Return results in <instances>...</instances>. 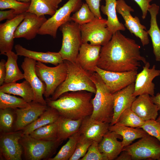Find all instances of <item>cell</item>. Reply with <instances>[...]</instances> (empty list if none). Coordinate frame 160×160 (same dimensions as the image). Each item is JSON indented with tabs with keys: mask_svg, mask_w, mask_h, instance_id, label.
<instances>
[{
	"mask_svg": "<svg viewBox=\"0 0 160 160\" xmlns=\"http://www.w3.org/2000/svg\"><path fill=\"white\" fill-rule=\"evenodd\" d=\"M140 46L133 39L126 37L120 31L113 34L111 40L102 46L97 67L116 72L137 71L144 64L146 58L141 55Z\"/></svg>",
	"mask_w": 160,
	"mask_h": 160,
	"instance_id": "obj_1",
	"label": "cell"
},
{
	"mask_svg": "<svg viewBox=\"0 0 160 160\" xmlns=\"http://www.w3.org/2000/svg\"><path fill=\"white\" fill-rule=\"evenodd\" d=\"M93 93L86 91L66 92L55 100L46 98L48 106L55 109L60 116L73 120L90 116L93 107L91 103Z\"/></svg>",
	"mask_w": 160,
	"mask_h": 160,
	"instance_id": "obj_2",
	"label": "cell"
},
{
	"mask_svg": "<svg viewBox=\"0 0 160 160\" xmlns=\"http://www.w3.org/2000/svg\"><path fill=\"white\" fill-rule=\"evenodd\" d=\"M64 61L67 68L66 79L49 98L55 100L65 92L79 91H86L95 94L96 87L90 78L91 74L84 71L76 63L67 60Z\"/></svg>",
	"mask_w": 160,
	"mask_h": 160,
	"instance_id": "obj_3",
	"label": "cell"
},
{
	"mask_svg": "<svg viewBox=\"0 0 160 160\" xmlns=\"http://www.w3.org/2000/svg\"><path fill=\"white\" fill-rule=\"evenodd\" d=\"M91 79L96 89L91 103L93 110L90 116L97 121L111 123L113 114V97L99 75L95 72L91 75Z\"/></svg>",
	"mask_w": 160,
	"mask_h": 160,
	"instance_id": "obj_4",
	"label": "cell"
},
{
	"mask_svg": "<svg viewBox=\"0 0 160 160\" xmlns=\"http://www.w3.org/2000/svg\"><path fill=\"white\" fill-rule=\"evenodd\" d=\"M80 25L72 21L62 25L59 29L62 33L61 48L58 52L64 60L76 63L82 44Z\"/></svg>",
	"mask_w": 160,
	"mask_h": 160,
	"instance_id": "obj_5",
	"label": "cell"
},
{
	"mask_svg": "<svg viewBox=\"0 0 160 160\" xmlns=\"http://www.w3.org/2000/svg\"><path fill=\"white\" fill-rule=\"evenodd\" d=\"M62 141H46L33 138L29 135H23L19 142L27 160H48Z\"/></svg>",
	"mask_w": 160,
	"mask_h": 160,
	"instance_id": "obj_6",
	"label": "cell"
},
{
	"mask_svg": "<svg viewBox=\"0 0 160 160\" xmlns=\"http://www.w3.org/2000/svg\"><path fill=\"white\" fill-rule=\"evenodd\" d=\"M35 69L37 76L45 84L43 95L46 98L53 94L64 81L67 75L66 65L64 61L54 67H49L44 63L37 62Z\"/></svg>",
	"mask_w": 160,
	"mask_h": 160,
	"instance_id": "obj_7",
	"label": "cell"
},
{
	"mask_svg": "<svg viewBox=\"0 0 160 160\" xmlns=\"http://www.w3.org/2000/svg\"><path fill=\"white\" fill-rule=\"evenodd\" d=\"M83 3L82 0H68L47 20L39 29L38 34L49 35L56 38L58 28L62 25L71 21V14L78 11Z\"/></svg>",
	"mask_w": 160,
	"mask_h": 160,
	"instance_id": "obj_8",
	"label": "cell"
},
{
	"mask_svg": "<svg viewBox=\"0 0 160 160\" xmlns=\"http://www.w3.org/2000/svg\"><path fill=\"white\" fill-rule=\"evenodd\" d=\"M107 20L95 17L92 21L80 26L82 43L103 46L111 39L113 34L107 25Z\"/></svg>",
	"mask_w": 160,
	"mask_h": 160,
	"instance_id": "obj_9",
	"label": "cell"
},
{
	"mask_svg": "<svg viewBox=\"0 0 160 160\" xmlns=\"http://www.w3.org/2000/svg\"><path fill=\"white\" fill-rule=\"evenodd\" d=\"M131 156L132 160H158L160 158V142L148 134L136 142L123 148Z\"/></svg>",
	"mask_w": 160,
	"mask_h": 160,
	"instance_id": "obj_10",
	"label": "cell"
},
{
	"mask_svg": "<svg viewBox=\"0 0 160 160\" xmlns=\"http://www.w3.org/2000/svg\"><path fill=\"white\" fill-rule=\"evenodd\" d=\"M116 9V12L122 17L125 21L124 25L130 32L140 39L143 46L148 45L149 40L146 28L141 24L138 17H133L132 15L131 12L134 11L133 9L124 0H118Z\"/></svg>",
	"mask_w": 160,
	"mask_h": 160,
	"instance_id": "obj_11",
	"label": "cell"
},
{
	"mask_svg": "<svg viewBox=\"0 0 160 160\" xmlns=\"http://www.w3.org/2000/svg\"><path fill=\"white\" fill-rule=\"evenodd\" d=\"M95 72L101 77L111 93H113L135 83L137 71L116 72L105 71L97 66Z\"/></svg>",
	"mask_w": 160,
	"mask_h": 160,
	"instance_id": "obj_12",
	"label": "cell"
},
{
	"mask_svg": "<svg viewBox=\"0 0 160 160\" xmlns=\"http://www.w3.org/2000/svg\"><path fill=\"white\" fill-rule=\"evenodd\" d=\"M22 130L1 132L0 137V157L6 160H21L22 147L19 140Z\"/></svg>",
	"mask_w": 160,
	"mask_h": 160,
	"instance_id": "obj_13",
	"label": "cell"
},
{
	"mask_svg": "<svg viewBox=\"0 0 160 160\" xmlns=\"http://www.w3.org/2000/svg\"><path fill=\"white\" fill-rule=\"evenodd\" d=\"M36 62L33 59L25 57L21 67L24 72V79L29 83L33 91L34 100L33 101L47 105L43 97L45 84L39 78L36 71Z\"/></svg>",
	"mask_w": 160,
	"mask_h": 160,
	"instance_id": "obj_14",
	"label": "cell"
},
{
	"mask_svg": "<svg viewBox=\"0 0 160 160\" xmlns=\"http://www.w3.org/2000/svg\"><path fill=\"white\" fill-rule=\"evenodd\" d=\"M144 65L142 70L136 75L133 93L135 97L145 94L154 95L155 85L153 81L156 77L160 76V70L156 69L155 65L150 68L149 62Z\"/></svg>",
	"mask_w": 160,
	"mask_h": 160,
	"instance_id": "obj_15",
	"label": "cell"
},
{
	"mask_svg": "<svg viewBox=\"0 0 160 160\" xmlns=\"http://www.w3.org/2000/svg\"><path fill=\"white\" fill-rule=\"evenodd\" d=\"M47 20L44 15L38 16L33 13L26 12L23 20L15 30V38L33 39L38 34L39 29Z\"/></svg>",
	"mask_w": 160,
	"mask_h": 160,
	"instance_id": "obj_16",
	"label": "cell"
},
{
	"mask_svg": "<svg viewBox=\"0 0 160 160\" xmlns=\"http://www.w3.org/2000/svg\"><path fill=\"white\" fill-rule=\"evenodd\" d=\"M27 108L14 110L16 116L14 131L23 130L37 119L47 109L48 106L32 101Z\"/></svg>",
	"mask_w": 160,
	"mask_h": 160,
	"instance_id": "obj_17",
	"label": "cell"
},
{
	"mask_svg": "<svg viewBox=\"0 0 160 160\" xmlns=\"http://www.w3.org/2000/svg\"><path fill=\"white\" fill-rule=\"evenodd\" d=\"M101 46L88 43H82L79 49L76 63L84 71L92 74L95 72Z\"/></svg>",
	"mask_w": 160,
	"mask_h": 160,
	"instance_id": "obj_18",
	"label": "cell"
},
{
	"mask_svg": "<svg viewBox=\"0 0 160 160\" xmlns=\"http://www.w3.org/2000/svg\"><path fill=\"white\" fill-rule=\"evenodd\" d=\"M25 13L19 15L14 19L7 20L0 24V52L4 55L12 51L14 33L18 26L23 20Z\"/></svg>",
	"mask_w": 160,
	"mask_h": 160,
	"instance_id": "obj_19",
	"label": "cell"
},
{
	"mask_svg": "<svg viewBox=\"0 0 160 160\" xmlns=\"http://www.w3.org/2000/svg\"><path fill=\"white\" fill-rule=\"evenodd\" d=\"M134 83L113 93V114L110 125L116 123L121 113L125 110L131 108L136 98L133 95Z\"/></svg>",
	"mask_w": 160,
	"mask_h": 160,
	"instance_id": "obj_20",
	"label": "cell"
},
{
	"mask_svg": "<svg viewBox=\"0 0 160 160\" xmlns=\"http://www.w3.org/2000/svg\"><path fill=\"white\" fill-rule=\"evenodd\" d=\"M110 125L109 123L97 121L89 116L83 119L79 132L86 138L99 143L109 130Z\"/></svg>",
	"mask_w": 160,
	"mask_h": 160,
	"instance_id": "obj_21",
	"label": "cell"
},
{
	"mask_svg": "<svg viewBox=\"0 0 160 160\" xmlns=\"http://www.w3.org/2000/svg\"><path fill=\"white\" fill-rule=\"evenodd\" d=\"M131 109L144 121L156 120L159 110L157 106L147 94L138 96L133 103Z\"/></svg>",
	"mask_w": 160,
	"mask_h": 160,
	"instance_id": "obj_22",
	"label": "cell"
},
{
	"mask_svg": "<svg viewBox=\"0 0 160 160\" xmlns=\"http://www.w3.org/2000/svg\"><path fill=\"white\" fill-rule=\"evenodd\" d=\"M118 139L122 138L115 132L109 130L98 144L100 151L108 160L115 159L122 151L124 147L121 141Z\"/></svg>",
	"mask_w": 160,
	"mask_h": 160,
	"instance_id": "obj_23",
	"label": "cell"
},
{
	"mask_svg": "<svg viewBox=\"0 0 160 160\" xmlns=\"http://www.w3.org/2000/svg\"><path fill=\"white\" fill-rule=\"evenodd\" d=\"M15 49L18 55L31 58L37 62L50 63L55 66L64 62L59 52L49 51L42 52L32 51L24 48L20 44L15 45Z\"/></svg>",
	"mask_w": 160,
	"mask_h": 160,
	"instance_id": "obj_24",
	"label": "cell"
},
{
	"mask_svg": "<svg viewBox=\"0 0 160 160\" xmlns=\"http://www.w3.org/2000/svg\"><path fill=\"white\" fill-rule=\"evenodd\" d=\"M159 7L155 4H150L148 9L151 15L150 27L147 32L151 37L153 53L156 61L160 62V29L157 21Z\"/></svg>",
	"mask_w": 160,
	"mask_h": 160,
	"instance_id": "obj_25",
	"label": "cell"
},
{
	"mask_svg": "<svg viewBox=\"0 0 160 160\" xmlns=\"http://www.w3.org/2000/svg\"><path fill=\"white\" fill-rule=\"evenodd\" d=\"M109 130L114 132L122 137L121 143L124 148L131 144L135 140L148 134L141 128L129 127L118 122L110 125Z\"/></svg>",
	"mask_w": 160,
	"mask_h": 160,
	"instance_id": "obj_26",
	"label": "cell"
},
{
	"mask_svg": "<svg viewBox=\"0 0 160 160\" xmlns=\"http://www.w3.org/2000/svg\"><path fill=\"white\" fill-rule=\"evenodd\" d=\"M0 91L19 96L28 103L34 100L33 89L29 83L25 80L20 83L16 82L4 83L0 86Z\"/></svg>",
	"mask_w": 160,
	"mask_h": 160,
	"instance_id": "obj_27",
	"label": "cell"
},
{
	"mask_svg": "<svg viewBox=\"0 0 160 160\" xmlns=\"http://www.w3.org/2000/svg\"><path fill=\"white\" fill-rule=\"evenodd\" d=\"M105 5H102L100 10L107 16V25L113 34L118 31L125 30L124 25L119 20L116 15V0H105Z\"/></svg>",
	"mask_w": 160,
	"mask_h": 160,
	"instance_id": "obj_28",
	"label": "cell"
},
{
	"mask_svg": "<svg viewBox=\"0 0 160 160\" xmlns=\"http://www.w3.org/2000/svg\"><path fill=\"white\" fill-rule=\"evenodd\" d=\"M83 119L73 120L60 116L57 120V140L63 142L78 132Z\"/></svg>",
	"mask_w": 160,
	"mask_h": 160,
	"instance_id": "obj_29",
	"label": "cell"
},
{
	"mask_svg": "<svg viewBox=\"0 0 160 160\" xmlns=\"http://www.w3.org/2000/svg\"><path fill=\"white\" fill-rule=\"evenodd\" d=\"M62 0H31L26 12L37 16L47 15L52 16L55 12Z\"/></svg>",
	"mask_w": 160,
	"mask_h": 160,
	"instance_id": "obj_30",
	"label": "cell"
},
{
	"mask_svg": "<svg viewBox=\"0 0 160 160\" xmlns=\"http://www.w3.org/2000/svg\"><path fill=\"white\" fill-rule=\"evenodd\" d=\"M60 115L55 108L48 106L47 109L37 119L22 130L23 135H29L35 129L57 120Z\"/></svg>",
	"mask_w": 160,
	"mask_h": 160,
	"instance_id": "obj_31",
	"label": "cell"
},
{
	"mask_svg": "<svg viewBox=\"0 0 160 160\" xmlns=\"http://www.w3.org/2000/svg\"><path fill=\"white\" fill-rule=\"evenodd\" d=\"M5 55L7 57V59L6 63V74L4 83L15 82L24 79L23 74L17 64L18 55L12 51Z\"/></svg>",
	"mask_w": 160,
	"mask_h": 160,
	"instance_id": "obj_32",
	"label": "cell"
},
{
	"mask_svg": "<svg viewBox=\"0 0 160 160\" xmlns=\"http://www.w3.org/2000/svg\"><path fill=\"white\" fill-rule=\"evenodd\" d=\"M81 135L79 131L68 138L67 143L60 148L56 155L48 160H68L73 154Z\"/></svg>",
	"mask_w": 160,
	"mask_h": 160,
	"instance_id": "obj_33",
	"label": "cell"
},
{
	"mask_svg": "<svg viewBox=\"0 0 160 160\" xmlns=\"http://www.w3.org/2000/svg\"><path fill=\"white\" fill-rule=\"evenodd\" d=\"M57 120L54 122L35 129L29 135L31 137L38 140L55 141L57 140Z\"/></svg>",
	"mask_w": 160,
	"mask_h": 160,
	"instance_id": "obj_34",
	"label": "cell"
},
{
	"mask_svg": "<svg viewBox=\"0 0 160 160\" xmlns=\"http://www.w3.org/2000/svg\"><path fill=\"white\" fill-rule=\"evenodd\" d=\"M30 105L23 98L0 91V109L25 108Z\"/></svg>",
	"mask_w": 160,
	"mask_h": 160,
	"instance_id": "obj_35",
	"label": "cell"
},
{
	"mask_svg": "<svg viewBox=\"0 0 160 160\" xmlns=\"http://www.w3.org/2000/svg\"><path fill=\"white\" fill-rule=\"evenodd\" d=\"M144 122L129 108L125 110L121 113L117 122L129 127L140 128Z\"/></svg>",
	"mask_w": 160,
	"mask_h": 160,
	"instance_id": "obj_36",
	"label": "cell"
},
{
	"mask_svg": "<svg viewBox=\"0 0 160 160\" xmlns=\"http://www.w3.org/2000/svg\"><path fill=\"white\" fill-rule=\"evenodd\" d=\"M14 110L11 108L0 109V129L1 132L13 131L14 128L15 115Z\"/></svg>",
	"mask_w": 160,
	"mask_h": 160,
	"instance_id": "obj_37",
	"label": "cell"
},
{
	"mask_svg": "<svg viewBox=\"0 0 160 160\" xmlns=\"http://www.w3.org/2000/svg\"><path fill=\"white\" fill-rule=\"evenodd\" d=\"M95 17L86 3H83L80 8L70 17V20L80 25L87 24L93 20Z\"/></svg>",
	"mask_w": 160,
	"mask_h": 160,
	"instance_id": "obj_38",
	"label": "cell"
},
{
	"mask_svg": "<svg viewBox=\"0 0 160 160\" xmlns=\"http://www.w3.org/2000/svg\"><path fill=\"white\" fill-rule=\"evenodd\" d=\"M30 3H26L16 0H0V9L3 10L6 9L14 10L19 15L27 12Z\"/></svg>",
	"mask_w": 160,
	"mask_h": 160,
	"instance_id": "obj_39",
	"label": "cell"
},
{
	"mask_svg": "<svg viewBox=\"0 0 160 160\" xmlns=\"http://www.w3.org/2000/svg\"><path fill=\"white\" fill-rule=\"evenodd\" d=\"M93 141L86 138L81 135L77 143L75 151L69 160H80L86 154Z\"/></svg>",
	"mask_w": 160,
	"mask_h": 160,
	"instance_id": "obj_40",
	"label": "cell"
},
{
	"mask_svg": "<svg viewBox=\"0 0 160 160\" xmlns=\"http://www.w3.org/2000/svg\"><path fill=\"white\" fill-rule=\"evenodd\" d=\"M99 143L94 141L89 147L85 156L80 160H108L100 152L98 148Z\"/></svg>",
	"mask_w": 160,
	"mask_h": 160,
	"instance_id": "obj_41",
	"label": "cell"
},
{
	"mask_svg": "<svg viewBox=\"0 0 160 160\" xmlns=\"http://www.w3.org/2000/svg\"><path fill=\"white\" fill-rule=\"evenodd\" d=\"M140 128L148 135L155 137L160 142V122L156 120H149L145 121Z\"/></svg>",
	"mask_w": 160,
	"mask_h": 160,
	"instance_id": "obj_42",
	"label": "cell"
},
{
	"mask_svg": "<svg viewBox=\"0 0 160 160\" xmlns=\"http://www.w3.org/2000/svg\"><path fill=\"white\" fill-rule=\"evenodd\" d=\"M101 0H85L86 3L95 15V17L102 18L100 11V2Z\"/></svg>",
	"mask_w": 160,
	"mask_h": 160,
	"instance_id": "obj_43",
	"label": "cell"
},
{
	"mask_svg": "<svg viewBox=\"0 0 160 160\" xmlns=\"http://www.w3.org/2000/svg\"><path fill=\"white\" fill-rule=\"evenodd\" d=\"M140 7L142 12V17L145 19L147 15L150 3L152 0H134Z\"/></svg>",
	"mask_w": 160,
	"mask_h": 160,
	"instance_id": "obj_44",
	"label": "cell"
},
{
	"mask_svg": "<svg viewBox=\"0 0 160 160\" xmlns=\"http://www.w3.org/2000/svg\"><path fill=\"white\" fill-rule=\"evenodd\" d=\"M15 11L12 9L8 10L0 11V21H1L6 19L8 20H12L17 16Z\"/></svg>",
	"mask_w": 160,
	"mask_h": 160,
	"instance_id": "obj_45",
	"label": "cell"
},
{
	"mask_svg": "<svg viewBox=\"0 0 160 160\" xmlns=\"http://www.w3.org/2000/svg\"><path fill=\"white\" fill-rule=\"evenodd\" d=\"M6 61L2 59L0 61V85H2L4 83L6 76Z\"/></svg>",
	"mask_w": 160,
	"mask_h": 160,
	"instance_id": "obj_46",
	"label": "cell"
},
{
	"mask_svg": "<svg viewBox=\"0 0 160 160\" xmlns=\"http://www.w3.org/2000/svg\"><path fill=\"white\" fill-rule=\"evenodd\" d=\"M116 160H131V156L127 151L122 150L119 155L115 159Z\"/></svg>",
	"mask_w": 160,
	"mask_h": 160,
	"instance_id": "obj_47",
	"label": "cell"
},
{
	"mask_svg": "<svg viewBox=\"0 0 160 160\" xmlns=\"http://www.w3.org/2000/svg\"><path fill=\"white\" fill-rule=\"evenodd\" d=\"M153 103L158 107L159 110H160V93H157L155 95L151 96Z\"/></svg>",
	"mask_w": 160,
	"mask_h": 160,
	"instance_id": "obj_48",
	"label": "cell"
},
{
	"mask_svg": "<svg viewBox=\"0 0 160 160\" xmlns=\"http://www.w3.org/2000/svg\"><path fill=\"white\" fill-rule=\"evenodd\" d=\"M18 1L26 3H30L31 0H16Z\"/></svg>",
	"mask_w": 160,
	"mask_h": 160,
	"instance_id": "obj_49",
	"label": "cell"
},
{
	"mask_svg": "<svg viewBox=\"0 0 160 160\" xmlns=\"http://www.w3.org/2000/svg\"><path fill=\"white\" fill-rule=\"evenodd\" d=\"M159 111V114L156 119V120L159 122H160V110Z\"/></svg>",
	"mask_w": 160,
	"mask_h": 160,
	"instance_id": "obj_50",
	"label": "cell"
},
{
	"mask_svg": "<svg viewBox=\"0 0 160 160\" xmlns=\"http://www.w3.org/2000/svg\"><path fill=\"white\" fill-rule=\"evenodd\" d=\"M159 160H160V158L159 159Z\"/></svg>",
	"mask_w": 160,
	"mask_h": 160,
	"instance_id": "obj_51",
	"label": "cell"
}]
</instances>
